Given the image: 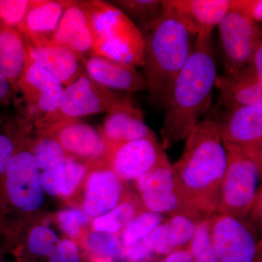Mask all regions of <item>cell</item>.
Here are the masks:
<instances>
[{"instance_id":"44dd1931","label":"cell","mask_w":262,"mask_h":262,"mask_svg":"<svg viewBox=\"0 0 262 262\" xmlns=\"http://www.w3.org/2000/svg\"><path fill=\"white\" fill-rule=\"evenodd\" d=\"M101 132L106 145L155 135L144 123L142 112L136 106L106 114Z\"/></svg>"},{"instance_id":"60d3db41","label":"cell","mask_w":262,"mask_h":262,"mask_svg":"<svg viewBox=\"0 0 262 262\" xmlns=\"http://www.w3.org/2000/svg\"><path fill=\"white\" fill-rule=\"evenodd\" d=\"M62 171H63V165L55 170L40 172V179L43 190L50 195L56 196L61 194L62 185H63Z\"/></svg>"},{"instance_id":"f35d334b","label":"cell","mask_w":262,"mask_h":262,"mask_svg":"<svg viewBox=\"0 0 262 262\" xmlns=\"http://www.w3.org/2000/svg\"><path fill=\"white\" fill-rule=\"evenodd\" d=\"M48 258V262H81L79 248L70 239H59Z\"/></svg>"},{"instance_id":"30bf717a","label":"cell","mask_w":262,"mask_h":262,"mask_svg":"<svg viewBox=\"0 0 262 262\" xmlns=\"http://www.w3.org/2000/svg\"><path fill=\"white\" fill-rule=\"evenodd\" d=\"M155 135L106 145L103 159L122 182L137 180L166 158Z\"/></svg>"},{"instance_id":"3957f363","label":"cell","mask_w":262,"mask_h":262,"mask_svg":"<svg viewBox=\"0 0 262 262\" xmlns=\"http://www.w3.org/2000/svg\"><path fill=\"white\" fill-rule=\"evenodd\" d=\"M139 29L144 39L142 67L148 101L155 108L164 110L176 79L192 53L195 36L163 13Z\"/></svg>"},{"instance_id":"ee69618b","label":"cell","mask_w":262,"mask_h":262,"mask_svg":"<svg viewBox=\"0 0 262 262\" xmlns=\"http://www.w3.org/2000/svg\"><path fill=\"white\" fill-rule=\"evenodd\" d=\"M246 66L260 80H262V42L258 45L253 52Z\"/></svg>"},{"instance_id":"7402d4cb","label":"cell","mask_w":262,"mask_h":262,"mask_svg":"<svg viewBox=\"0 0 262 262\" xmlns=\"http://www.w3.org/2000/svg\"><path fill=\"white\" fill-rule=\"evenodd\" d=\"M28 42L18 29L0 25V73L13 86L29 61Z\"/></svg>"},{"instance_id":"b9f144b4","label":"cell","mask_w":262,"mask_h":262,"mask_svg":"<svg viewBox=\"0 0 262 262\" xmlns=\"http://www.w3.org/2000/svg\"><path fill=\"white\" fill-rule=\"evenodd\" d=\"M93 228L96 232L115 234H118L121 231L116 221L114 220L113 215L110 212L96 217L93 221Z\"/></svg>"},{"instance_id":"4316f807","label":"cell","mask_w":262,"mask_h":262,"mask_svg":"<svg viewBox=\"0 0 262 262\" xmlns=\"http://www.w3.org/2000/svg\"><path fill=\"white\" fill-rule=\"evenodd\" d=\"M203 219L193 215L177 214L169 219L170 241L176 251L189 249L196 232L198 223Z\"/></svg>"},{"instance_id":"484cf974","label":"cell","mask_w":262,"mask_h":262,"mask_svg":"<svg viewBox=\"0 0 262 262\" xmlns=\"http://www.w3.org/2000/svg\"><path fill=\"white\" fill-rule=\"evenodd\" d=\"M86 243L92 258L122 260L124 246L119 234L93 231L88 236Z\"/></svg>"},{"instance_id":"ffe728a7","label":"cell","mask_w":262,"mask_h":262,"mask_svg":"<svg viewBox=\"0 0 262 262\" xmlns=\"http://www.w3.org/2000/svg\"><path fill=\"white\" fill-rule=\"evenodd\" d=\"M28 53L32 61L51 72L64 87L84 72V56L63 46H33L28 43Z\"/></svg>"},{"instance_id":"7a4b0ae2","label":"cell","mask_w":262,"mask_h":262,"mask_svg":"<svg viewBox=\"0 0 262 262\" xmlns=\"http://www.w3.org/2000/svg\"><path fill=\"white\" fill-rule=\"evenodd\" d=\"M182 158L173 167L176 187L202 214L218 212L227 155L216 124L201 120L187 136Z\"/></svg>"},{"instance_id":"cb8c5ba5","label":"cell","mask_w":262,"mask_h":262,"mask_svg":"<svg viewBox=\"0 0 262 262\" xmlns=\"http://www.w3.org/2000/svg\"><path fill=\"white\" fill-rule=\"evenodd\" d=\"M32 152L39 172L59 168L67 157L56 138L48 134L36 142Z\"/></svg>"},{"instance_id":"d590c367","label":"cell","mask_w":262,"mask_h":262,"mask_svg":"<svg viewBox=\"0 0 262 262\" xmlns=\"http://www.w3.org/2000/svg\"><path fill=\"white\" fill-rule=\"evenodd\" d=\"M89 215L85 211L77 208H69L60 212L58 222L60 227L67 235L76 237L81 228L89 223Z\"/></svg>"},{"instance_id":"1f68e13d","label":"cell","mask_w":262,"mask_h":262,"mask_svg":"<svg viewBox=\"0 0 262 262\" xmlns=\"http://www.w3.org/2000/svg\"><path fill=\"white\" fill-rule=\"evenodd\" d=\"M59 239L54 231L46 226L33 229L28 241V249L33 256L48 258Z\"/></svg>"},{"instance_id":"74e56055","label":"cell","mask_w":262,"mask_h":262,"mask_svg":"<svg viewBox=\"0 0 262 262\" xmlns=\"http://www.w3.org/2000/svg\"><path fill=\"white\" fill-rule=\"evenodd\" d=\"M150 235L157 257L167 256L175 251L170 241L168 220L162 222L158 227H155Z\"/></svg>"},{"instance_id":"6da1fadb","label":"cell","mask_w":262,"mask_h":262,"mask_svg":"<svg viewBox=\"0 0 262 262\" xmlns=\"http://www.w3.org/2000/svg\"><path fill=\"white\" fill-rule=\"evenodd\" d=\"M192 53L176 79L160 130L162 146L185 139L211 106L217 77L212 34L196 36Z\"/></svg>"},{"instance_id":"5bb4252c","label":"cell","mask_w":262,"mask_h":262,"mask_svg":"<svg viewBox=\"0 0 262 262\" xmlns=\"http://www.w3.org/2000/svg\"><path fill=\"white\" fill-rule=\"evenodd\" d=\"M39 130L51 134L60 143L67 156L96 160L106 150V142L101 131L77 120L58 122Z\"/></svg>"},{"instance_id":"f6af8a7d","label":"cell","mask_w":262,"mask_h":262,"mask_svg":"<svg viewBox=\"0 0 262 262\" xmlns=\"http://www.w3.org/2000/svg\"><path fill=\"white\" fill-rule=\"evenodd\" d=\"M162 262H193V259L189 249H182L165 256Z\"/></svg>"},{"instance_id":"d4e9b609","label":"cell","mask_w":262,"mask_h":262,"mask_svg":"<svg viewBox=\"0 0 262 262\" xmlns=\"http://www.w3.org/2000/svg\"><path fill=\"white\" fill-rule=\"evenodd\" d=\"M210 216L198 223L196 232L189 245V251L193 262H222L212 242Z\"/></svg>"},{"instance_id":"836d02e7","label":"cell","mask_w":262,"mask_h":262,"mask_svg":"<svg viewBox=\"0 0 262 262\" xmlns=\"http://www.w3.org/2000/svg\"><path fill=\"white\" fill-rule=\"evenodd\" d=\"M145 210L141 198L129 194L124 195L121 201L110 213L122 231L139 213Z\"/></svg>"},{"instance_id":"4dcf8cb0","label":"cell","mask_w":262,"mask_h":262,"mask_svg":"<svg viewBox=\"0 0 262 262\" xmlns=\"http://www.w3.org/2000/svg\"><path fill=\"white\" fill-rule=\"evenodd\" d=\"M136 185L140 194L151 189L175 187L173 167L168 157L149 171L141 176L136 180Z\"/></svg>"},{"instance_id":"7c38bea8","label":"cell","mask_w":262,"mask_h":262,"mask_svg":"<svg viewBox=\"0 0 262 262\" xmlns=\"http://www.w3.org/2000/svg\"><path fill=\"white\" fill-rule=\"evenodd\" d=\"M232 0H161L162 13L171 15L194 36L212 34Z\"/></svg>"},{"instance_id":"52a82bcc","label":"cell","mask_w":262,"mask_h":262,"mask_svg":"<svg viewBox=\"0 0 262 262\" xmlns=\"http://www.w3.org/2000/svg\"><path fill=\"white\" fill-rule=\"evenodd\" d=\"M64 88L51 72L29 58L23 75L13 86L15 115L37 123L58 108Z\"/></svg>"},{"instance_id":"f1b7e54d","label":"cell","mask_w":262,"mask_h":262,"mask_svg":"<svg viewBox=\"0 0 262 262\" xmlns=\"http://www.w3.org/2000/svg\"><path fill=\"white\" fill-rule=\"evenodd\" d=\"M163 222V215L147 210L141 212L122 230L121 239L124 248L149 235Z\"/></svg>"},{"instance_id":"ac0fdd59","label":"cell","mask_w":262,"mask_h":262,"mask_svg":"<svg viewBox=\"0 0 262 262\" xmlns=\"http://www.w3.org/2000/svg\"><path fill=\"white\" fill-rule=\"evenodd\" d=\"M70 0H32L21 32L33 46H48Z\"/></svg>"},{"instance_id":"bcb514c9","label":"cell","mask_w":262,"mask_h":262,"mask_svg":"<svg viewBox=\"0 0 262 262\" xmlns=\"http://www.w3.org/2000/svg\"><path fill=\"white\" fill-rule=\"evenodd\" d=\"M113 259L110 258L94 257L91 259V262H113Z\"/></svg>"},{"instance_id":"2e32d148","label":"cell","mask_w":262,"mask_h":262,"mask_svg":"<svg viewBox=\"0 0 262 262\" xmlns=\"http://www.w3.org/2000/svg\"><path fill=\"white\" fill-rule=\"evenodd\" d=\"M96 168L86 183L84 210L96 217L113 210L124 196L122 181L103 158L95 160Z\"/></svg>"},{"instance_id":"8992f818","label":"cell","mask_w":262,"mask_h":262,"mask_svg":"<svg viewBox=\"0 0 262 262\" xmlns=\"http://www.w3.org/2000/svg\"><path fill=\"white\" fill-rule=\"evenodd\" d=\"M134 106L131 94L106 89L93 80L84 71L77 80L64 88L58 108L35 124L39 128Z\"/></svg>"},{"instance_id":"7dc6e473","label":"cell","mask_w":262,"mask_h":262,"mask_svg":"<svg viewBox=\"0 0 262 262\" xmlns=\"http://www.w3.org/2000/svg\"><path fill=\"white\" fill-rule=\"evenodd\" d=\"M256 262H261V258H260V259H259V258H258L257 260H256Z\"/></svg>"},{"instance_id":"5b68a950","label":"cell","mask_w":262,"mask_h":262,"mask_svg":"<svg viewBox=\"0 0 262 262\" xmlns=\"http://www.w3.org/2000/svg\"><path fill=\"white\" fill-rule=\"evenodd\" d=\"M227 166L217 213L243 220L247 216L258 193L261 176L262 150L223 143Z\"/></svg>"},{"instance_id":"ba28073f","label":"cell","mask_w":262,"mask_h":262,"mask_svg":"<svg viewBox=\"0 0 262 262\" xmlns=\"http://www.w3.org/2000/svg\"><path fill=\"white\" fill-rule=\"evenodd\" d=\"M2 176L5 194L13 206L27 212L40 208L44 190L32 151L17 149Z\"/></svg>"},{"instance_id":"4fadbf2b","label":"cell","mask_w":262,"mask_h":262,"mask_svg":"<svg viewBox=\"0 0 262 262\" xmlns=\"http://www.w3.org/2000/svg\"><path fill=\"white\" fill-rule=\"evenodd\" d=\"M213 120L222 142L262 150V106H229Z\"/></svg>"},{"instance_id":"7bdbcfd3","label":"cell","mask_w":262,"mask_h":262,"mask_svg":"<svg viewBox=\"0 0 262 262\" xmlns=\"http://www.w3.org/2000/svg\"><path fill=\"white\" fill-rule=\"evenodd\" d=\"M13 94V84L0 73V108L8 106L12 102Z\"/></svg>"},{"instance_id":"83f0119b","label":"cell","mask_w":262,"mask_h":262,"mask_svg":"<svg viewBox=\"0 0 262 262\" xmlns=\"http://www.w3.org/2000/svg\"><path fill=\"white\" fill-rule=\"evenodd\" d=\"M111 3L133 21L139 22V27L155 20L162 13L161 0H116Z\"/></svg>"},{"instance_id":"8d00e7d4","label":"cell","mask_w":262,"mask_h":262,"mask_svg":"<svg viewBox=\"0 0 262 262\" xmlns=\"http://www.w3.org/2000/svg\"><path fill=\"white\" fill-rule=\"evenodd\" d=\"M156 258L149 234L136 244L124 248L122 260L125 262H147Z\"/></svg>"},{"instance_id":"e575fe53","label":"cell","mask_w":262,"mask_h":262,"mask_svg":"<svg viewBox=\"0 0 262 262\" xmlns=\"http://www.w3.org/2000/svg\"><path fill=\"white\" fill-rule=\"evenodd\" d=\"M87 172L85 164L77 161L75 158L67 156L63 164L62 171L61 195H71L82 182Z\"/></svg>"},{"instance_id":"f546056e","label":"cell","mask_w":262,"mask_h":262,"mask_svg":"<svg viewBox=\"0 0 262 262\" xmlns=\"http://www.w3.org/2000/svg\"><path fill=\"white\" fill-rule=\"evenodd\" d=\"M27 120L15 115H0V176L17 151L15 131Z\"/></svg>"},{"instance_id":"9a60e30c","label":"cell","mask_w":262,"mask_h":262,"mask_svg":"<svg viewBox=\"0 0 262 262\" xmlns=\"http://www.w3.org/2000/svg\"><path fill=\"white\" fill-rule=\"evenodd\" d=\"M93 45L92 19L86 1L70 0L48 46H63L84 56H91Z\"/></svg>"},{"instance_id":"d6a6232c","label":"cell","mask_w":262,"mask_h":262,"mask_svg":"<svg viewBox=\"0 0 262 262\" xmlns=\"http://www.w3.org/2000/svg\"><path fill=\"white\" fill-rule=\"evenodd\" d=\"M32 0H0V25L20 30Z\"/></svg>"},{"instance_id":"9c48e42d","label":"cell","mask_w":262,"mask_h":262,"mask_svg":"<svg viewBox=\"0 0 262 262\" xmlns=\"http://www.w3.org/2000/svg\"><path fill=\"white\" fill-rule=\"evenodd\" d=\"M217 27L225 57V74L235 73L247 65L262 42L261 28L258 24L231 9Z\"/></svg>"},{"instance_id":"e0dca14e","label":"cell","mask_w":262,"mask_h":262,"mask_svg":"<svg viewBox=\"0 0 262 262\" xmlns=\"http://www.w3.org/2000/svg\"><path fill=\"white\" fill-rule=\"evenodd\" d=\"M83 67L89 77L106 89L131 94L146 91L144 74L134 66L92 55L84 57Z\"/></svg>"},{"instance_id":"277c9868","label":"cell","mask_w":262,"mask_h":262,"mask_svg":"<svg viewBox=\"0 0 262 262\" xmlns=\"http://www.w3.org/2000/svg\"><path fill=\"white\" fill-rule=\"evenodd\" d=\"M92 19L94 45L91 55L134 67L144 63V39L141 29L111 3L88 0Z\"/></svg>"},{"instance_id":"ab89813d","label":"cell","mask_w":262,"mask_h":262,"mask_svg":"<svg viewBox=\"0 0 262 262\" xmlns=\"http://www.w3.org/2000/svg\"><path fill=\"white\" fill-rule=\"evenodd\" d=\"M230 9L238 12L256 23L262 21L261 0H232Z\"/></svg>"},{"instance_id":"d6986e66","label":"cell","mask_w":262,"mask_h":262,"mask_svg":"<svg viewBox=\"0 0 262 262\" xmlns=\"http://www.w3.org/2000/svg\"><path fill=\"white\" fill-rule=\"evenodd\" d=\"M215 86L220 92V105L262 106V80L246 66L233 74L217 75Z\"/></svg>"},{"instance_id":"603a6c76","label":"cell","mask_w":262,"mask_h":262,"mask_svg":"<svg viewBox=\"0 0 262 262\" xmlns=\"http://www.w3.org/2000/svg\"><path fill=\"white\" fill-rule=\"evenodd\" d=\"M141 200L147 211L172 215L184 214L199 218H206L195 209L182 195L180 191L174 188L151 189L141 194Z\"/></svg>"},{"instance_id":"8fae6325","label":"cell","mask_w":262,"mask_h":262,"mask_svg":"<svg viewBox=\"0 0 262 262\" xmlns=\"http://www.w3.org/2000/svg\"><path fill=\"white\" fill-rule=\"evenodd\" d=\"M209 220L212 242L222 262H256L258 245L242 220L215 213Z\"/></svg>"}]
</instances>
